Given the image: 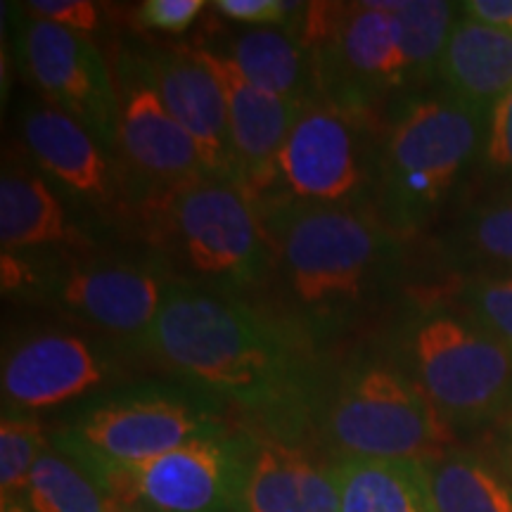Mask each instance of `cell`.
<instances>
[{"instance_id":"cell-1","label":"cell","mask_w":512,"mask_h":512,"mask_svg":"<svg viewBox=\"0 0 512 512\" xmlns=\"http://www.w3.org/2000/svg\"><path fill=\"white\" fill-rule=\"evenodd\" d=\"M138 349L245 413L249 430L311 446L313 413L328 384L316 344L249 299L174 280Z\"/></svg>"},{"instance_id":"cell-2","label":"cell","mask_w":512,"mask_h":512,"mask_svg":"<svg viewBox=\"0 0 512 512\" xmlns=\"http://www.w3.org/2000/svg\"><path fill=\"white\" fill-rule=\"evenodd\" d=\"M259 214L268 245L264 283L275 292L268 313L316 344L370 311L396 261V235L373 209L271 197L259 202Z\"/></svg>"},{"instance_id":"cell-3","label":"cell","mask_w":512,"mask_h":512,"mask_svg":"<svg viewBox=\"0 0 512 512\" xmlns=\"http://www.w3.org/2000/svg\"><path fill=\"white\" fill-rule=\"evenodd\" d=\"M138 211L159 261L181 283L242 299L264 285L268 245L259 204L235 178L204 174Z\"/></svg>"},{"instance_id":"cell-4","label":"cell","mask_w":512,"mask_h":512,"mask_svg":"<svg viewBox=\"0 0 512 512\" xmlns=\"http://www.w3.org/2000/svg\"><path fill=\"white\" fill-rule=\"evenodd\" d=\"M489 117L446 91L399 107L384 133L370 209L389 233H415L439 214L460 178L482 159Z\"/></svg>"},{"instance_id":"cell-5","label":"cell","mask_w":512,"mask_h":512,"mask_svg":"<svg viewBox=\"0 0 512 512\" xmlns=\"http://www.w3.org/2000/svg\"><path fill=\"white\" fill-rule=\"evenodd\" d=\"M228 408L185 382L124 384L76 403L50 441L100 475L235 430Z\"/></svg>"},{"instance_id":"cell-6","label":"cell","mask_w":512,"mask_h":512,"mask_svg":"<svg viewBox=\"0 0 512 512\" xmlns=\"http://www.w3.org/2000/svg\"><path fill=\"white\" fill-rule=\"evenodd\" d=\"M311 446L330 460H432L456 448V434L406 370L366 361L325 384Z\"/></svg>"},{"instance_id":"cell-7","label":"cell","mask_w":512,"mask_h":512,"mask_svg":"<svg viewBox=\"0 0 512 512\" xmlns=\"http://www.w3.org/2000/svg\"><path fill=\"white\" fill-rule=\"evenodd\" d=\"M401 351L399 366L453 434H482L512 413V351L456 306L415 313Z\"/></svg>"},{"instance_id":"cell-8","label":"cell","mask_w":512,"mask_h":512,"mask_svg":"<svg viewBox=\"0 0 512 512\" xmlns=\"http://www.w3.org/2000/svg\"><path fill=\"white\" fill-rule=\"evenodd\" d=\"M297 29L318 98L339 110L373 119L392 88L408 86L399 27L384 3H306Z\"/></svg>"},{"instance_id":"cell-9","label":"cell","mask_w":512,"mask_h":512,"mask_svg":"<svg viewBox=\"0 0 512 512\" xmlns=\"http://www.w3.org/2000/svg\"><path fill=\"white\" fill-rule=\"evenodd\" d=\"M377 155L380 143L373 145L368 117L313 98L302 105L280 152L275 190L302 204L366 207L363 197L373 202Z\"/></svg>"},{"instance_id":"cell-10","label":"cell","mask_w":512,"mask_h":512,"mask_svg":"<svg viewBox=\"0 0 512 512\" xmlns=\"http://www.w3.org/2000/svg\"><path fill=\"white\" fill-rule=\"evenodd\" d=\"M249 453L252 432L235 427L98 477L117 501L145 512H245Z\"/></svg>"},{"instance_id":"cell-11","label":"cell","mask_w":512,"mask_h":512,"mask_svg":"<svg viewBox=\"0 0 512 512\" xmlns=\"http://www.w3.org/2000/svg\"><path fill=\"white\" fill-rule=\"evenodd\" d=\"M174 280L159 259H76L36 266L34 292L100 335L140 347Z\"/></svg>"},{"instance_id":"cell-12","label":"cell","mask_w":512,"mask_h":512,"mask_svg":"<svg viewBox=\"0 0 512 512\" xmlns=\"http://www.w3.org/2000/svg\"><path fill=\"white\" fill-rule=\"evenodd\" d=\"M124 377L107 339L67 328H36L5 344L0 389L3 411L41 413L107 392Z\"/></svg>"},{"instance_id":"cell-13","label":"cell","mask_w":512,"mask_h":512,"mask_svg":"<svg viewBox=\"0 0 512 512\" xmlns=\"http://www.w3.org/2000/svg\"><path fill=\"white\" fill-rule=\"evenodd\" d=\"M15 53L41 100L81 121L117 155L119 98L114 72L91 36L17 12Z\"/></svg>"},{"instance_id":"cell-14","label":"cell","mask_w":512,"mask_h":512,"mask_svg":"<svg viewBox=\"0 0 512 512\" xmlns=\"http://www.w3.org/2000/svg\"><path fill=\"white\" fill-rule=\"evenodd\" d=\"M112 72L119 98L117 159L133 202L140 207L166 190L211 174L195 140L166 110L133 53L119 55Z\"/></svg>"},{"instance_id":"cell-15","label":"cell","mask_w":512,"mask_h":512,"mask_svg":"<svg viewBox=\"0 0 512 512\" xmlns=\"http://www.w3.org/2000/svg\"><path fill=\"white\" fill-rule=\"evenodd\" d=\"M19 131L31 162L76 202L98 214H117L133 200L117 155L60 107L31 102L22 110Z\"/></svg>"},{"instance_id":"cell-16","label":"cell","mask_w":512,"mask_h":512,"mask_svg":"<svg viewBox=\"0 0 512 512\" xmlns=\"http://www.w3.org/2000/svg\"><path fill=\"white\" fill-rule=\"evenodd\" d=\"M131 53L171 117L195 140L204 166L211 174L235 178L226 93L204 60L202 50L190 46H140V50Z\"/></svg>"},{"instance_id":"cell-17","label":"cell","mask_w":512,"mask_h":512,"mask_svg":"<svg viewBox=\"0 0 512 512\" xmlns=\"http://www.w3.org/2000/svg\"><path fill=\"white\" fill-rule=\"evenodd\" d=\"M226 93L230 147H233L235 181L254 202H264L278 185V159L302 105H292L278 95L261 91L238 72L226 57L200 48Z\"/></svg>"},{"instance_id":"cell-18","label":"cell","mask_w":512,"mask_h":512,"mask_svg":"<svg viewBox=\"0 0 512 512\" xmlns=\"http://www.w3.org/2000/svg\"><path fill=\"white\" fill-rule=\"evenodd\" d=\"M249 432L245 512H339L335 460L311 446Z\"/></svg>"},{"instance_id":"cell-19","label":"cell","mask_w":512,"mask_h":512,"mask_svg":"<svg viewBox=\"0 0 512 512\" xmlns=\"http://www.w3.org/2000/svg\"><path fill=\"white\" fill-rule=\"evenodd\" d=\"M0 245L3 252L88 249L93 238L81 228L62 190L34 162L5 159L0 174Z\"/></svg>"},{"instance_id":"cell-20","label":"cell","mask_w":512,"mask_h":512,"mask_svg":"<svg viewBox=\"0 0 512 512\" xmlns=\"http://www.w3.org/2000/svg\"><path fill=\"white\" fill-rule=\"evenodd\" d=\"M441 91L491 117L512 88V31L458 15L439 62Z\"/></svg>"},{"instance_id":"cell-21","label":"cell","mask_w":512,"mask_h":512,"mask_svg":"<svg viewBox=\"0 0 512 512\" xmlns=\"http://www.w3.org/2000/svg\"><path fill=\"white\" fill-rule=\"evenodd\" d=\"M207 50L233 62L256 88L292 105H306L318 98L313 60L299 29L233 27L226 31L219 46Z\"/></svg>"},{"instance_id":"cell-22","label":"cell","mask_w":512,"mask_h":512,"mask_svg":"<svg viewBox=\"0 0 512 512\" xmlns=\"http://www.w3.org/2000/svg\"><path fill=\"white\" fill-rule=\"evenodd\" d=\"M339 512H439L427 460H335Z\"/></svg>"},{"instance_id":"cell-23","label":"cell","mask_w":512,"mask_h":512,"mask_svg":"<svg viewBox=\"0 0 512 512\" xmlns=\"http://www.w3.org/2000/svg\"><path fill=\"white\" fill-rule=\"evenodd\" d=\"M448 254L470 278L512 275V185L460 216L448 235Z\"/></svg>"},{"instance_id":"cell-24","label":"cell","mask_w":512,"mask_h":512,"mask_svg":"<svg viewBox=\"0 0 512 512\" xmlns=\"http://www.w3.org/2000/svg\"><path fill=\"white\" fill-rule=\"evenodd\" d=\"M439 512H512V484L477 448L427 460Z\"/></svg>"},{"instance_id":"cell-25","label":"cell","mask_w":512,"mask_h":512,"mask_svg":"<svg viewBox=\"0 0 512 512\" xmlns=\"http://www.w3.org/2000/svg\"><path fill=\"white\" fill-rule=\"evenodd\" d=\"M117 498L91 467L57 444L46 446L31 472V512H114Z\"/></svg>"},{"instance_id":"cell-26","label":"cell","mask_w":512,"mask_h":512,"mask_svg":"<svg viewBox=\"0 0 512 512\" xmlns=\"http://www.w3.org/2000/svg\"><path fill=\"white\" fill-rule=\"evenodd\" d=\"M399 27L408 86L437 79L446 41L458 19V3L444 0H384Z\"/></svg>"},{"instance_id":"cell-27","label":"cell","mask_w":512,"mask_h":512,"mask_svg":"<svg viewBox=\"0 0 512 512\" xmlns=\"http://www.w3.org/2000/svg\"><path fill=\"white\" fill-rule=\"evenodd\" d=\"M50 444L38 415L3 411L0 420V501L3 512L29 510L31 472Z\"/></svg>"},{"instance_id":"cell-28","label":"cell","mask_w":512,"mask_h":512,"mask_svg":"<svg viewBox=\"0 0 512 512\" xmlns=\"http://www.w3.org/2000/svg\"><path fill=\"white\" fill-rule=\"evenodd\" d=\"M453 306L512 351V275L467 278L453 294Z\"/></svg>"},{"instance_id":"cell-29","label":"cell","mask_w":512,"mask_h":512,"mask_svg":"<svg viewBox=\"0 0 512 512\" xmlns=\"http://www.w3.org/2000/svg\"><path fill=\"white\" fill-rule=\"evenodd\" d=\"M216 15L242 27H290L297 29L302 22L304 3L285 0H216L211 3Z\"/></svg>"},{"instance_id":"cell-30","label":"cell","mask_w":512,"mask_h":512,"mask_svg":"<svg viewBox=\"0 0 512 512\" xmlns=\"http://www.w3.org/2000/svg\"><path fill=\"white\" fill-rule=\"evenodd\" d=\"M204 8V0H145L136 8V22L140 29L181 36L200 19Z\"/></svg>"},{"instance_id":"cell-31","label":"cell","mask_w":512,"mask_h":512,"mask_svg":"<svg viewBox=\"0 0 512 512\" xmlns=\"http://www.w3.org/2000/svg\"><path fill=\"white\" fill-rule=\"evenodd\" d=\"M482 162L489 174L512 185V88L491 112Z\"/></svg>"},{"instance_id":"cell-32","label":"cell","mask_w":512,"mask_h":512,"mask_svg":"<svg viewBox=\"0 0 512 512\" xmlns=\"http://www.w3.org/2000/svg\"><path fill=\"white\" fill-rule=\"evenodd\" d=\"M22 10L31 17L83 36H91L100 27V5L91 0H29Z\"/></svg>"},{"instance_id":"cell-33","label":"cell","mask_w":512,"mask_h":512,"mask_svg":"<svg viewBox=\"0 0 512 512\" xmlns=\"http://www.w3.org/2000/svg\"><path fill=\"white\" fill-rule=\"evenodd\" d=\"M477 451L489 458L512 484V413L479 434Z\"/></svg>"},{"instance_id":"cell-34","label":"cell","mask_w":512,"mask_h":512,"mask_svg":"<svg viewBox=\"0 0 512 512\" xmlns=\"http://www.w3.org/2000/svg\"><path fill=\"white\" fill-rule=\"evenodd\" d=\"M458 12L484 27L512 31V0H467L458 3Z\"/></svg>"},{"instance_id":"cell-35","label":"cell","mask_w":512,"mask_h":512,"mask_svg":"<svg viewBox=\"0 0 512 512\" xmlns=\"http://www.w3.org/2000/svg\"><path fill=\"white\" fill-rule=\"evenodd\" d=\"M114 512H145V510L136 508V505H128V503L117 501V505H114Z\"/></svg>"}]
</instances>
